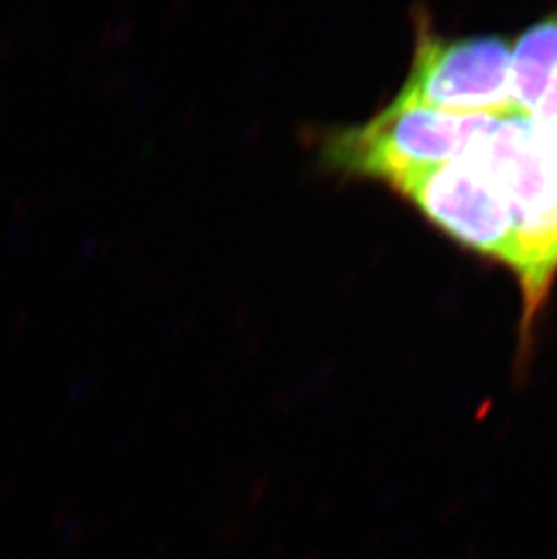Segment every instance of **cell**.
Masks as SVG:
<instances>
[{"label":"cell","mask_w":557,"mask_h":559,"mask_svg":"<svg viewBox=\"0 0 557 559\" xmlns=\"http://www.w3.org/2000/svg\"><path fill=\"white\" fill-rule=\"evenodd\" d=\"M393 189L429 222L515 274L518 247L509 209L495 181L467 156L399 181Z\"/></svg>","instance_id":"277c9868"},{"label":"cell","mask_w":557,"mask_h":559,"mask_svg":"<svg viewBox=\"0 0 557 559\" xmlns=\"http://www.w3.org/2000/svg\"><path fill=\"white\" fill-rule=\"evenodd\" d=\"M510 44L500 37L446 40L418 26L415 60L390 106L424 107L454 117L505 118L518 111Z\"/></svg>","instance_id":"3957f363"},{"label":"cell","mask_w":557,"mask_h":559,"mask_svg":"<svg viewBox=\"0 0 557 559\" xmlns=\"http://www.w3.org/2000/svg\"><path fill=\"white\" fill-rule=\"evenodd\" d=\"M496 118L454 117L424 107H386L363 126L332 129L317 142L322 169L396 186L467 153Z\"/></svg>","instance_id":"7a4b0ae2"},{"label":"cell","mask_w":557,"mask_h":559,"mask_svg":"<svg viewBox=\"0 0 557 559\" xmlns=\"http://www.w3.org/2000/svg\"><path fill=\"white\" fill-rule=\"evenodd\" d=\"M463 156L495 181L509 209L529 332L557 272V158L523 112L496 118Z\"/></svg>","instance_id":"6da1fadb"},{"label":"cell","mask_w":557,"mask_h":559,"mask_svg":"<svg viewBox=\"0 0 557 559\" xmlns=\"http://www.w3.org/2000/svg\"><path fill=\"white\" fill-rule=\"evenodd\" d=\"M557 73V13L521 35L512 49L510 79L515 107L531 115Z\"/></svg>","instance_id":"5b68a950"},{"label":"cell","mask_w":557,"mask_h":559,"mask_svg":"<svg viewBox=\"0 0 557 559\" xmlns=\"http://www.w3.org/2000/svg\"><path fill=\"white\" fill-rule=\"evenodd\" d=\"M529 117L534 123L537 136L542 138L545 147L557 158V73L550 80L536 109Z\"/></svg>","instance_id":"8992f818"}]
</instances>
